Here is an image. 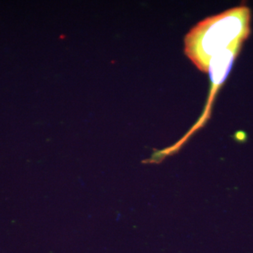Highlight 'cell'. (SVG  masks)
I'll list each match as a JSON object with an SVG mask.
<instances>
[{
  "instance_id": "6da1fadb",
  "label": "cell",
  "mask_w": 253,
  "mask_h": 253,
  "mask_svg": "<svg viewBox=\"0 0 253 253\" xmlns=\"http://www.w3.org/2000/svg\"><path fill=\"white\" fill-rule=\"evenodd\" d=\"M251 10L246 5L206 18L187 33L184 51L200 71L208 73L213 56L231 48L241 49L251 34Z\"/></svg>"
},
{
  "instance_id": "7a4b0ae2",
  "label": "cell",
  "mask_w": 253,
  "mask_h": 253,
  "mask_svg": "<svg viewBox=\"0 0 253 253\" xmlns=\"http://www.w3.org/2000/svg\"><path fill=\"white\" fill-rule=\"evenodd\" d=\"M241 49L231 48L221 51L213 56L208 66V73H209L212 86L210 94L209 103L207 107L211 109L213 99L219 87L224 84L226 78L230 73L234 61L237 58Z\"/></svg>"
}]
</instances>
